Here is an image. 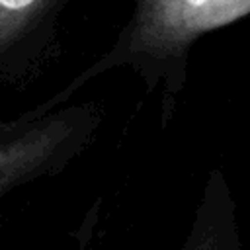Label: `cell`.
<instances>
[{
  "mask_svg": "<svg viewBox=\"0 0 250 250\" xmlns=\"http://www.w3.org/2000/svg\"><path fill=\"white\" fill-rule=\"evenodd\" d=\"M102 111L94 104L55 109L37 119H0V197L62 174L94 141Z\"/></svg>",
  "mask_w": 250,
  "mask_h": 250,
  "instance_id": "cell-1",
  "label": "cell"
},
{
  "mask_svg": "<svg viewBox=\"0 0 250 250\" xmlns=\"http://www.w3.org/2000/svg\"><path fill=\"white\" fill-rule=\"evenodd\" d=\"M250 12V0H146L137 25L127 37L123 53L113 61L139 62L150 88L164 78V66L182 61L186 47L203 31L225 25Z\"/></svg>",
  "mask_w": 250,
  "mask_h": 250,
  "instance_id": "cell-2",
  "label": "cell"
},
{
  "mask_svg": "<svg viewBox=\"0 0 250 250\" xmlns=\"http://www.w3.org/2000/svg\"><path fill=\"white\" fill-rule=\"evenodd\" d=\"M180 250H242L234 199L221 168L207 174L203 195Z\"/></svg>",
  "mask_w": 250,
  "mask_h": 250,
  "instance_id": "cell-3",
  "label": "cell"
},
{
  "mask_svg": "<svg viewBox=\"0 0 250 250\" xmlns=\"http://www.w3.org/2000/svg\"><path fill=\"white\" fill-rule=\"evenodd\" d=\"M45 2L47 0H0V62L8 59V49L18 41Z\"/></svg>",
  "mask_w": 250,
  "mask_h": 250,
  "instance_id": "cell-4",
  "label": "cell"
},
{
  "mask_svg": "<svg viewBox=\"0 0 250 250\" xmlns=\"http://www.w3.org/2000/svg\"><path fill=\"white\" fill-rule=\"evenodd\" d=\"M80 250H96V248H92V246H88V244H84Z\"/></svg>",
  "mask_w": 250,
  "mask_h": 250,
  "instance_id": "cell-5",
  "label": "cell"
}]
</instances>
